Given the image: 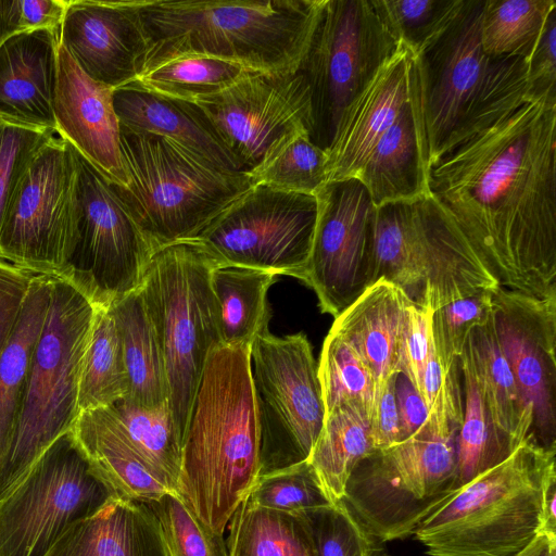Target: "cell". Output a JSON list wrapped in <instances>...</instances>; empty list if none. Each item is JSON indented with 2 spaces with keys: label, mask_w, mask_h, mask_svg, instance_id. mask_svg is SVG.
<instances>
[{
  "label": "cell",
  "mask_w": 556,
  "mask_h": 556,
  "mask_svg": "<svg viewBox=\"0 0 556 556\" xmlns=\"http://www.w3.org/2000/svg\"><path fill=\"white\" fill-rule=\"evenodd\" d=\"M128 393V379L118 330L110 308H97L84 357L79 412L109 407Z\"/></svg>",
  "instance_id": "36"
},
{
  "label": "cell",
  "mask_w": 556,
  "mask_h": 556,
  "mask_svg": "<svg viewBox=\"0 0 556 556\" xmlns=\"http://www.w3.org/2000/svg\"><path fill=\"white\" fill-rule=\"evenodd\" d=\"M71 144L53 137L23 176L0 231V258L34 275L61 277L78 225Z\"/></svg>",
  "instance_id": "16"
},
{
  "label": "cell",
  "mask_w": 556,
  "mask_h": 556,
  "mask_svg": "<svg viewBox=\"0 0 556 556\" xmlns=\"http://www.w3.org/2000/svg\"><path fill=\"white\" fill-rule=\"evenodd\" d=\"M414 301L396 285L380 278L345 308L330 329L343 336L369 369L376 395L401 372L408 306Z\"/></svg>",
  "instance_id": "24"
},
{
  "label": "cell",
  "mask_w": 556,
  "mask_h": 556,
  "mask_svg": "<svg viewBox=\"0 0 556 556\" xmlns=\"http://www.w3.org/2000/svg\"><path fill=\"white\" fill-rule=\"evenodd\" d=\"M375 282L383 278L419 306H441L500 285L430 193L376 207Z\"/></svg>",
  "instance_id": "9"
},
{
  "label": "cell",
  "mask_w": 556,
  "mask_h": 556,
  "mask_svg": "<svg viewBox=\"0 0 556 556\" xmlns=\"http://www.w3.org/2000/svg\"><path fill=\"white\" fill-rule=\"evenodd\" d=\"M318 377L326 415L341 405L357 404L370 416L376 395L372 376L350 342L332 329L324 340Z\"/></svg>",
  "instance_id": "40"
},
{
  "label": "cell",
  "mask_w": 556,
  "mask_h": 556,
  "mask_svg": "<svg viewBox=\"0 0 556 556\" xmlns=\"http://www.w3.org/2000/svg\"><path fill=\"white\" fill-rule=\"evenodd\" d=\"M458 361L464 382V412L457 437V489L504 462L515 451L491 419L467 346Z\"/></svg>",
  "instance_id": "34"
},
{
  "label": "cell",
  "mask_w": 556,
  "mask_h": 556,
  "mask_svg": "<svg viewBox=\"0 0 556 556\" xmlns=\"http://www.w3.org/2000/svg\"><path fill=\"white\" fill-rule=\"evenodd\" d=\"M56 29L17 31L0 45V119L56 134Z\"/></svg>",
  "instance_id": "22"
},
{
  "label": "cell",
  "mask_w": 556,
  "mask_h": 556,
  "mask_svg": "<svg viewBox=\"0 0 556 556\" xmlns=\"http://www.w3.org/2000/svg\"><path fill=\"white\" fill-rule=\"evenodd\" d=\"M118 330L128 379L125 397L146 406L167 402L168 386L163 352L140 289L110 307Z\"/></svg>",
  "instance_id": "31"
},
{
  "label": "cell",
  "mask_w": 556,
  "mask_h": 556,
  "mask_svg": "<svg viewBox=\"0 0 556 556\" xmlns=\"http://www.w3.org/2000/svg\"><path fill=\"white\" fill-rule=\"evenodd\" d=\"M318 215L304 280L320 311L334 318L375 283V205L357 178L326 182L316 193Z\"/></svg>",
  "instance_id": "18"
},
{
  "label": "cell",
  "mask_w": 556,
  "mask_h": 556,
  "mask_svg": "<svg viewBox=\"0 0 556 556\" xmlns=\"http://www.w3.org/2000/svg\"><path fill=\"white\" fill-rule=\"evenodd\" d=\"M245 498L256 506L289 514L333 503L308 460L257 477Z\"/></svg>",
  "instance_id": "43"
},
{
  "label": "cell",
  "mask_w": 556,
  "mask_h": 556,
  "mask_svg": "<svg viewBox=\"0 0 556 556\" xmlns=\"http://www.w3.org/2000/svg\"><path fill=\"white\" fill-rule=\"evenodd\" d=\"M116 496L66 432L0 498V556H45L72 525Z\"/></svg>",
  "instance_id": "13"
},
{
  "label": "cell",
  "mask_w": 556,
  "mask_h": 556,
  "mask_svg": "<svg viewBox=\"0 0 556 556\" xmlns=\"http://www.w3.org/2000/svg\"><path fill=\"white\" fill-rule=\"evenodd\" d=\"M45 556H168L159 520L147 503L114 497L72 525Z\"/></svg>",
  "instance_id": "27"
},
{
  "label": "cell",
  "mask_w": 556,
  "mask_h": 556,
  "mask_svg": "<svg viewBox=\"0 0 556 556\" xmlns=\"http://www.w3.org/2000/svg\"><path fill=\"white\" fill-rule=\"evenodd\" d=\"M142 2L67 0L59 43L91 79L113 89L132 83L149 52Z\"/></svg>",
  "instance_id": "20"
},
{
  "label": "cell",
  "mask_w": 556,
  "mask_h": 556,
  "mask_svg": "<svg viewBox=\"0 0 556 556\" xmlns=\"http://www.w3.org/2000/svg\"><path fill=\"white\" fill-rule=\"evenodd\" d=\"M219 265L197 240L152 255L139 289L163 352L167 403L181 439L210 351L220 344L211 275Z\"/></svg>",
  "instance_id": "10"
},
{
  "label": "cell",
  "mask_w": 556,
  "mask_h": 556,
  "mask_svg": "<svg viewBox=\"0 0 556 556\" xmlns=\"http://www.w3.org/2000/svg\"><path fill=\"white\" fill-rule=\"evenodd\" d=\"M409 50L401 43L343 117L327 153V182L357 178L371 150L409 102Z\"/></svg>",
  "instance_id": "23"
},
{
  "label": "cell",
  "mask_w": 556,
  "mask_h": 556,
  "mask_svg": "<svg viewBox=\"0 0 556 556\" xmlns=\"http://www.w3.org/2000/svg\"><path fill=\"white\" fill-rule=\"evenodd\" d=\"M494 290H484L447 303L432 313L431 341L438 361L445 371L458 361L470 333L491 317Z\"/></svg>",
  "instance_id": "44"
},
{
  "label": "cell",
  "mask_w": 556,
  "mask_h": 556,
  "mask_svg": "<svg viewBox=\"0 0 556 556\" xmlns=\"http://www.w3.org/2000/svg\"><path fill=\"white\" fill-rule=\"evenodd\" d=\"M556 451L530 433L502 463L455 490L415 528L430 556H515L542 533Z\"/></svg>",
  "instance_id": "5"
},
{
  "label": "cell",
  "mask_w": 556,
  "mask_h": 556,
  "mask_svg": "<svg viewBox=\"0 0 556 556\" xmlns=\"http://www.w3.org/2000/svg\"><path fill=\"white\" fill-rule=\"evenodd\" d=\"M113 105L122 126L161 136L223 170L247 174L194 103L129 83L114 89Z\"/></svg>",
  "instance_id": "25"
},
{
  "label": "cell",
  "mask_w": 556,
  "mask_h": 556,
  "mask_svg": "<svg viewBox=\"0 0 556 556\" xmlns=\"http://www.w3.org/2000/svg\"><path fill=\"white\" fill-rule=\"evenodd\" d=\"M20 0H0V45L11 35L22 31Z\"/></svg>",
  "instance_id": "54"
},
{
  "label": "cell",
  "mask_w": 556,
  "mask_h": 556,
  "mask_svg": "<svg viewBox=\"0 0 556 556\" xmlns=\"http://www.w3.org/2000/svg\"><path fill=\"white\" fill-rule=\"evenodd\" d=\"M484 1L463 0L433 37L409 51V103L427 175L444 152L527 100V60L482 50Z\"/></svg>",
  "instance_id": "2"
},
{
  "label": "cell",
  "mask_w": 556,
  "mask_h": 556,
  "mask_svg": "<svg viewBox=\"0 0 556 556\" xmlns=\"http://www.w3.org/2000/svg\"><path fill=\"white\" fill-rule=\"evenodd\" d=\"M228 556H315L301 517L244 498L230 518Z\"/></svg>",
  "instance_id": "35"
},
{
  "label": "cell",
  "mask_w": 556,
  "mask_h": 556,
  "mask_svg": "<svg viewBox=\"0 0 556 556\" xmlns=\"http://www.w3.org/2000/svg\"><path fill=\"white\" fill-rule=\"evenodd\" d=\"M54 135L0 119V231L23 176Z\"/></svg>",
  "instance_id": "47"
},
{
  "label": "cell",
  "mask_w": 556,
  "mask_h": 556,
  "mask_svg": "<svg viewBox=\"0 0 556 556\" xmlns=\"http://www.w3.org/2000/svg\"><path fill=\"white\" fill-rule=\"evenodd\" d=\"M463 0H371L391 35L412 53L433 37Z\"/></svg>",
  "instance_id": "45"
},
{
  "label": "cell",
  "mask_w": 556,
  "mask_h": 556,
  "mask_svg": "<svg viewBox=\"0 0 556 556\" xmlns=\"http://www.w3.org/2000/svg\"><path fill=\"white\" fill-rule=\"evenodd\" d=\"M97 308L52 276L46 321L35 349L15 431L0 464V498L79 417L78 388Z\"/></svg>",
  "instance_id": "8"
},
{
  "label": "cell",
  "mask_w": 556,
  "mask_h": 556,
  "mask_svg": "<svg viewBox=\"0 0 556 556\" xmlns=\"http://www.w3.org/2000/svg\"><path fill=\"white\" fill-rule=\"evenodd\" d=\"M34 276L0 258V353L18 321Z\"/></svg>",
  "instance_id": "50"
},
{
  "label": "cell",
  "mask_w": 556,
  "mask_h": 556,
  "mask_svg": "<svg viewBox=\"0 0 556 556\" xmlns=\"http://www.w3.org/2000/svg\"><path fill=\"white\" fill-rule=\"evenodd\" d=\"M147 504L159 520L168 556H228L224 535L208 531L176 492Z\"/></svg>",
  "instance_id": "46"
},
{
  "label": "cell",
  "mask_w": 556,
  "mask_h": 556,
  "mask_svg": "<svg viewBox=\"0 0 556 556\" xmlns=\"http://www.w3.org/2000/svg\"><path fill=\"white\" fill-rule=\"evenodd\" d=\"M77 238L61 277L96 308H110L141 285L154 249L109 181L73 146Z\"/></svg>",
  "instance_id": "15"
},
{
  "label": "cell",
  "mask_w": 556,
  "mask_h": 556,
  "mask_svg": "<svg viewBox=\"0 0 556 556\" xmlns=\"http://www.w3.org/2000/svg\"><path fill=\"white\" fill-rule=\"evenodd\" d=\"M554 0H485L481 47L490 56H521L528 61Z\"/></svg>",
  "instance_id": "38"
},
{
  "label": "cell",
  "mask_w": 556,
  "mask_h": 556,
  "mask_svg": "<svg viewBox=\"0 0 556 556\" xmlns=\"http://www.w3.org/2000/svg\"><path fill=\"white\" fill-rule=\"evenodd\" d=\"M308 532L315 556H375L380 543L338 501L296 514Z\"/></svg>",
  "instance_id": "42"
},
{
  "label": "cell",
  "mask_w": 556,
  "mask_h": 556,
  "mask_svg": "<svg viewBox=\"0 0 556 556\" xmlns=\"http://www.w3.org/2000/svg\"><path fill=\"white\" fill-rule=\"evenodd\" d=\"M250 371L260 430L257 477L307 460L326 409L306 336L261 333L250 346Z\"/></svg>",
  "instance_id": "12"
},
{
  "label": "cell",
  "mask_w": 556,
  "mask_h": 556,
  "mask_svg": "<svg viewBox=\"0 0 556 556\" xmlns=\"http://www.w3.org/2000/svg\"><path fill=\"white\" fill-rule=\"evenodd\" d=\"M371 0H324L299 71L311 93V141L330 150L344 115L399 50Z\"/></svg>",
  "instance_id": "11"
},
{
  "label": "cell",
  "mask_w": 556,
  "mask_h": 556,
  "mask_svg": "<svg viewBox=\"0 0 556 556\" xmlns=\"http://www.w3.org/2000/svg\"><path fill=\"white\" fill-rule=\"evenodd\" d=\"M527 63V100L556 104V8L549 12Z\"/></svg>",
  "instance_id": "48"
},
{
  "label": "cell",
  "mask_w": 556,
  "mask_h": 556,
  "mask_svg": "<svg viewBox=\"0 0 556 556\" xmlns=\"http://www.w3.org/2000/svg\"><path fill=\"white\" fill-rule=\"evenodd\" d=\"M556 104L526 100L444 152L428 190L501 287L556 294Z\"/></svg>",
  "instance_id": "1"
},
{
  "label": "cell",
  "mask_w": 556,
  "mask_h": 556,
  "mask_svg": "<svg viewBox=\"0 0 556 556\" xmlns=\"http://www.w3.org/2000/svg\"><path fill=\"white\" fill-rule=\"evenodd\" d=\"M394 389L403 441L422 427L428 419L429 408L419 392L402 372L396 376Z\"/></svg>",
  "instance_id": "52"
},
{
  "label": "cell",
  "mask_w": 556,
  "mask_h": 556,
  "mask_svg": "<svg viewBox=\"0 0 556 556\" xmlns=\"http://www.w3.org/2000/svg\"><path fill=\"white\" fill-rule=\"evenodd\" d=\"M192 103L249 175L291 137L312 131L311 93L301 71H249L224 90Z\"/></svg>",
  "instance_id": "17"
},
{
  "label": "cell",
  "mask_w": 556,
  "mask_h": 556,
  "mask_svg": "<svg viewBox=\"0 0 556 556\" xmlns=\"http://www.w3.org/2000/svg\"><path fill=\"white\" fill-rule=\"evenodd\" d=\"M466 346L491 419L516 450L532 432L533 416L523 404L513 370L501 349L493 311L488 321L470 333Z\"/></svg>",
  "instance_id": "30"
},
{
  "label": "cell",
  "mask_w": 556,
  "mask_h": 556,
  "mask_svg": "<svg viewBox=\"0 0 556 556\" xmlns=\"http://www.w3.org/2000/svg\"><path fill=\"white\" fill-rule=\"evenodd\" d=\"M492 303L501 349L533 416L531 433L556 451V294L538 298L498 286Z\"/></svg>",
  "instance_id": "19"
},
{
  "label": "cell",
  "mask_w": 556,
  "mask_h": 556,
  "mask_svg": "<svg viewBox=\"0 0 556 556\" xmlns=\"http://www.w3.org/2000/svg\"><path fill=\"white\" fill-rule=\"evenodd\" d=\"M127 184L111 182L154 251L193 240L252 186L249 174L229 173L161 136L119 124Z\"/></svg>",
  "instance_id": "6"
},
{
  "label": "cell",
  "mask_w": 556,
  "mask_h": 556,
  "mask_svg": "<svg viewBox=\"0 0 556 556\" xmlns=\"http://www.w3.org/2000/svg\"><path fill=\"white\" fill-rule=\"evenodd\" d=\"M49 275H35L18 321L0 353V464L15 431L35 349L42 331L51 295Z\"/></svg>",
  "instance_id": "29"
},
{
  "label": "cell",
  "mask_w": 556,
  "mask_h": 556,
  "mask_svg": "<svg viewBox=\"0 0 556 556\" xmlns=\"http://www.w3.org/2000/svg\"><path fill=\"white\" fill-rule=\"evenodd\" d=\"M551 556H556V551H555V552H553V554H552Z\"/></svg>",
  "instance_id": "57"
},
{
  "label": "cell",
  "mask_w": 556,
  "mask_h": 556,
  "mask_svg": "<svg viewBox=\"0 0 556 556\" xmlns=\"http://www.w3.org/2000/svg\"><path fill=\"white\" fill-rule=\"evenodd\" d=\"M20 7L22 30L40 28L59 30L67 0H20Z\"/></svg>",
  "instance_id": "53"
},
{
  "label": "cell",
  "mask_w": 556,
  "mask_h": 556,
  "mask_svg": "<svg viewBox=\"0 0 556 556\" xmlns=\"http://www.w3.org/2000/svg\"><path fill=\"white\" fill-rule=\"evenodd\" d=\"M542 533L556 535V472L548 478L544 491Z\"/></svg>",
  "instance_id": "55"
},
{
  "label": "cell",
  "mask_w": 556,
  "mask_h": 556,
  "mask_svg": "<svg viewBox=\"0 0 556 556\" xmlns=\"http://www.w3.org/2000/svg\"><path fill=\"white\" fill-rule=\"evenodd\" d=\"M317 215L316 194L252 184L193 240L219 265L267 270L304 282Z\"/></svg>",
  "instance_id": "14"
},
{
  "label": "cell",
  "mask_w": 556,
  "mask_h": 556,
  "mask_svg": "<svg viewBox=\"0 0 556 556\" xmlns=\"http://www.w3.org/2000/svg\"><path fill=\"white\" fill-rule=\"evenodd\" d=\"M433 311L413 302L407 309L401 372L421 393L422 378L431 349L430 320Z\"/></svg>",
  "instance_id": "49"
},
{
  "label": "cell",
  "mask_w": 556,
  "mask_h": 556,
  "mask_svg": "<svg viewBox=\"0 0 556 556\" xmlns=\"http://www.w3.org/2000/svg\"><path fill=\"white\" fill-rule=\"evenodd\" d=\"M324 0H143L144 68L179 55H206L265 74L295 73ZM142 70V71H143Z\"/></svg>",
  "instance_id": "4"
},
{
  "label": "cell",
  "mask_w": 556,
  "mask_h": 556,
  "mask_svg": "<svg viewBox=\"0 0 556 556\" xmlns=\"http://www.w3.org/2000/svg\"><path fill=\"white\" fill-rule=\"evenodd\" d=\"M396 376L387 381L374 402L369 422L375 450H382L402 441L394 389Z\"/></svg>",
  "instance_id": "51"
},
{
  "label": "cell",
  "mask_w": 556,
  "mask_h": 556,
  "mask_svg": "<svg viewBox=\"0 0 556 556\" xmlns=\"http://www.w3.org/2000/svg\"><path fill=\"white\" fill-rule=\"evenodd\" d=\"M327 153L314 144L308 134L287 140L250 175L253 184L305 194H316L327 182Z\"/></svg>",
  "instance_id": "41"
},
{
  "label": "cell",
  "mask_w": 556,
  "mask_h": 556,
  "mask_svg": "<svg viewBox=\"0 0 556 556\" xmlns=\"http://www.w3.org/2000/svg\"><path fill=\"white\" fill-rule=\"evenodd\" d=\"M556 551V535L540 533L515 556H551Z\"/></svg>",
  "instance_id": "56"
},
{
  "label": "cell",
  "mask_w": 556,
  "mask_h": 556,
  "mask_svg": "<svg viewBox=\"0 0 556 556\" xmlns=\"http://www.w3.org/2000/svg\"><path fill=\"white\" fill-rule=\"evenodd\" d=\"M93 470L118 497L151 503L176 485L127 440L109 407L85 410L72 429Z\"/></svg>",
  "instance_id": "26"
},
{
  "label": "cell",
  "mask_w": 556,
  "mask_h": 556,
  "mask_svg": "<svg viewBox=\"0 0 556 556\" xmlns=\"http://www.w3.org/2000/svg\"><path fill=\"white\" fill-rule=\"evenodd\" d=\"M112 87L86 75L59 43L53 112L56 134L73 146L109 181L124 187L119 121Z\"/></svg>",
  "instance_id": "21"
},
{
  "label": "cell",
  "mask_w": 556,
  "mask_h": 556,
  "mask_svg": "<svg viewBox=\"0 0 556 556\" xmlns=\"http://www.w3.org/2000/svg\"><path fill=\"white\" fill-rule=\"evenodd\" d=\"M275 278L270 271L236 265L213 269L211 289L222 345L251 346L268 330L267 292Z\"/></svg>",
  "instance_id": "32"
},
{
  "label": "cell",
  "mask_w": 556,
  "mask_h": 556,
  "mask_svg": "<svg viewBox=\"0 0 556 556\" xmlns=\"http://www.w3.org/2000/svg\"><path fill=\"white\" fill-rule=\"evenodd\" d=\"M247 72L241 65L213 56L179 55L148 66L132 84L167 98L194 102L224 90Z\"/></svg>",
  "instance_id": "37"
},
{
  "label": "cell",
  "mask_w": 556,
  "mask_h": 556,
  "mask_svg": "<svg viewBox=\"0 0 556 556\" xmlns=\"http://www.w3.org/2000/svg\"><path fill=\"white\" fill-rule=\"evenodd\" d=\"M427 178L414 115L407 102L371 150L357 179L378 207L428 194Z\"/></svg>",
  "instance_id": "28"
},
{
  "label": "cell",
  "mask_w": 556,
  "mask_h": 556,
  "mask_svg": "<svg viewBox=\"0 0 556 556\" xmlns=\"http://www.w3.org/2000/svg\"><path fill=\"white\" fill-rule=\"evenodd\" d=\"M109 408L130 444L176 485L182 439L168 403L146 407L123 397Z\"/></svg>",
  "instance_id": "39"
},
{
  "label": "cell",
  "mask_w": 556,
  "mask_h": 556,
  "mask_svg": "<svg viewBox=\"0 0 556 556\" xmlns=\"http://www.w3.org/2000/svg\"><path fill=\"white\" fill-rule=\"evenodd\" d=\"M370 416L361 405H341L325 417L308 462L329 498L336 503L357 463L375 451Z\"/></svg>",
  "instance_id": "33"
},
{
  "label": "cell",
  "mask_w": 556,
  "mask_h": 556,
  "mask_svg": "<svg viewBox=\"0 0 556 556\" xmlns=\"http://www.w3.org/2000/svg\"><path fill=\"white\" fill-rule=\"evenodd\" d=\"M258 458L250 346L216 345L193 399L176 493L208 531L224 535L257 479Z\"/></svg>",
  "instance_id": "3"
},
{
  "label": "cell",
  "mask_w": 556,
  "mask_h": 556,
  "mask_svg": "<svg viewBox=\"0 0 556 556\" xmlns=\"http://www.w3.org/2000/svg\"><path fill=\"white\" fill-rule=\"evenodd\" d=\"M462 420L431 410L409 438L354 467L340 501L380 543L404 539L457 490Z\"/></svg>",
  "instance_id": "7"
}]
</instances>
